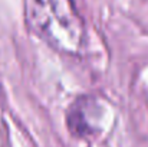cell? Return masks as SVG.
Listing matches in <instances>:
<instances>
[{
  "label": "cell",
  "mask_w": 148,
  "mask_h": 147,
  "mask_svg": "<svg viewBox=\"0 0 148 147\" xmlns=\"http://www.w3.org/2000/svg\"><path fill=\"white\" fill-rule=\"evenodd\" d=\"M29 26L50 46L62 52L81 48L84 26L72 0H25Z\"/></svg>",
  "instance_id": "1"
}]
</instances>
